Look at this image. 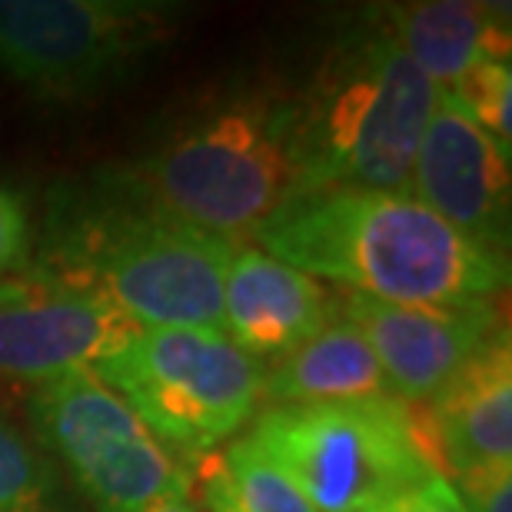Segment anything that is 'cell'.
I'll return each instance as SVG.
<instances>
[{"mask_svg": "<svg viewBox=\"0 0 512 512\" xmlns=\"http://www.w3.org/2000/svg\"><path fill=\"white\" fill-rule=\"evenodd\" d=\"M250 237L293 270L396 306H473L509 280V260L459 237L409 190H306Z\"/></svg>", "mask_w": 512, "mask_h": 512, "instance_id": "1", "label": "cell"}, {"mask_svg": "<svg viewBox=\"0 0 512 512\" xmlns=\"http://www.w3.org/2000/svg\"><path fill=\"white\" fill-rule=\"evenodd\" d=\"M237 243L150 207L124 173L60 200L30 270L104 293L150 326L223 333V276Z\"/></svg>", "mask_w": 512, "mask_h": 512, "instance_id": "2", "label": "cell"}, {"mask_svg": "<svg viewBox=\"0 0 512 512\" xmlns=\"http://www.w3.org/2000/svg\"><path fill=\"white\" fill-rule=\"evenodd\" d=\"M124 177L187 227L223 240L253 233L310 190L296 97L247 90L213 100Z\"/></svg>", "mask_w": 512, "mask_h": 512, "instance_id": "3", "label": "cell"}, {"mask_svg": "<svg viewBox=\"0 0 512 512\" xmlns=\"http://www.w3.org/2000/svg\"><path fill=\"white\" fill-rule=\"evenodd\" d=\"M439 94L373 17L366 30L346 34L316 70L310 94L296 97L310 190H409Z\"/></svg>", "mask_w": 512, "mask_h": 512, "instance_id": "4", "label": "cell"}, {"mask_svg": "<svg viewBox=\"0 0 512 512\" xmlns=\"http://www.w3.org/2000/svg\"><path fill=\"white\" fill-rule=\"evenodd\" d=\"M247 439L316 512H383L429 476L409 443L406 403L393 393L266 406Z\"/></svg>", "mask_w": 512, "mask_h": 512, "instance_id": "5", "label": "cell"}, {"mask_svg": "<svg viewBox=\"0 0 512 512\" xmlns=\"http://www.w3.org/2000/svg\"><path fill=\"white\" fill-rule=\"evenodd\" d=\"M153 436L177 453L203 456L247 423L263 389V363L227 333L150 326L114 360L94 366Z\"/></svg>", "mask_w": 512, "mask_h": 512, "instance_id": "6", "label": "cell"}, {"mask_svg": "<svg viewBox=\"0 0 512 512\" xmlns=\"http://www.w3.org/2000/svg\"><path fill=\"white\" fill-rule=\"evenodd\" d=\"M170 34V10L133 0H0V70L44 100L120 84Z\"/></svg>", "mask_w": 512, "mask_h": 512, "instance_id": "7", "label": "cell"}, {"mask_svg": "<svg viewBox=\"0 0 512 512\" xmlns=\"http://www.w3.org/2000/svg\"><path fill=\"white\" fill-rule=\"evenodd\" d=\"M30 423L40 443L74 473L94 512H150L187 476L127 399L94 370L37 386Z\"/></svg>", "mask_w": 512, "mask_h": 512, "instance_id": "8", "label": "cell"}, {"mask_svg": "<svg viewBox=\"0 0 512 512\" xmlns=\"http://www.w3.org/2000/svg\"><path fill=\"white\" fill-rule=\"evenodd\" d=\"M143 326L104 293L30 270L0 283V380L44 386L114 360Z\"/></svg>", "mask_w": 512, "mask_h": 512, "instance_id": "9", "label": "cell"}, {"mask_svg": "<svg viewBox=\"0 0 512 512\" xmlns=\"http://www.w3.org/2000/svg\"><path fill=\"white\" fill-rule=\"evenodd\" d=\"M409 193L459 237L509 260V153L443 90L419 140Z\"/></svg>", "mask_w": 512, "mask_h": 512, "instance_id": "10", "label": "cell"}, {"mask_svg": "<svg viewBox=\"0 0 512 512\" xmlns=\"http://www.w3.org/2000/svg\"><path fill=\"white\" fill-rule=\"evenodd\" d=\"M346 316L373 346L393 396L406 403L429 399L476 350L506 330V310L496 300L473 306H396L373 296H340Z\"/></svg>", "mask_w": 512, "mask_h": 512, "instance_id": "11", "label": "cell"}, {"mask_svg": "<svg viewBox=\"0 0 512 512\" xmlns=\"http://www.w3.org/2000/svg\"><path fill=\"white\" fill-rule=\"evenodd\" d=\"M340 316V293L250 243H237L223 276V333L250 360H283Z\"/></svg>", "mask_w": 512, "mask_h": 512, "instance_id": "12", "label": "cell"}, {"mask_svg": "<svg viewBox=\"0 0 512 512\" xmlns=\"http://www.w3.org/2000/svg\"><path fill=\"white\" fill-rule=\"evenodd\" d=\"M429 419L446 449L449 486L459 473L512 456V353L509 333L476 350L426 399Z\"/></svg>", "mask_w": 512, "mask_h": 512, "instance_id": "13", "label": "cell"}, {"mask_svg": "<svg viewBox=\"0 0 512 512\" xmlns=\"http://www.w3.org/2000/svg\"><path fill=\"white\" fill-rule=\"evenodd\" d=\"M373 20L439 90H449L479 60L509 64L506 7L423 0L386 7V14H373Z\"/></svg>", "mask_w": 512, "mask_h": 512, "instance_id": "14", "label": "cell"}, {"mask_svg": "<svg viewBox=\"0 0 512 512\" xmlns=\"http://www.w3.org/2000/svg\"><path fill=\"white\" fill-rule=\"evenodd\" d=\"M386 389L389 383L373 346L346 316H336L313 340H306L283 360L270 363V370H263L260 396L276 406L380 396Z\"/></svg>", "mask_w": 512, "mask_h": 512, "instance_id": "15", "label": "cell"}, {"mask_svg": "<svg viewBox=\"0 0 512 512\" xmlns=\"http://www.w3.org/2000/svg\"><path fill=\"white\" fill-rule=\"evenodd\" d=\"M203 499L210 512H316L300 486L250 439H240L210 459L203 473Z\"/></svg>", "mask_w": 512, "mask_h": 512, "instance_id": "16", "label": "cell"}, {"mask_svg": "<svg viewBox=\"0 0 512 512\" xmlns=\"http://www.w3.org/2000/svg\"><path fill=\"white\" fill-rule=\"evenodd\" d=\"M0 512H57L47 463L7 419H0Z\"/></svg>", "mask_w": 512, "mask_h": 512, "instance_id": "17", "label": "cell"}, {"mask_svg": "<svg viewBox=\"0 0 512 512\" xmlns=\"http://www.w3.org/2000/svg\"><path fill=\"white\" fill-rule=\"evenodd\" d=\"M449 94L459 100V107L476 120L479 130H486L499 147L509 153L512 143V70L509 64L479 60L463 77L449 87Z\"/></svg>", "mask_w": 512, "mask_h": 512, "instance_id": "18", "label": "cell"}, {"mask_svg": "<svg viewBox=\"0 0 512 512\" xmlns=\"http://www.w3.org/2000/svg\"><path fill=\"white\" fill-rule=\"evenodd\" d=\"M459 503L466 512H512V469L509 463L473 466L456 476Z\"/></svg>", "mask_w": 512, "mask_h": 512, "instance_id": "19", "label": "cell"}, {"mask_svg": "<svg viewBox=\"0 0 512 512\" xmlns=\"http://www.w3.org/2000/svg\"><path fill=\"white\" fill-rule=\"evenodd\" d=\"M30 260V227L20 203L0 187V276L24 270Z\"/></svg>", "mask_w": 512, "mask_h": 512, "instance_id": "20", "label": "cell"}, {"mask_svg": "<svg viewBox=\"0 0 512 512\" xmlns=\"http://www.w3.org/2000/svg\"><path fill=\"white\" fill-rule=\"evenodd\" d=\"M383 512H466V506L459 503L453 486L443 483L439 476H426L423 483L396 496Z\"/></svg>", "mask_w": 512, "mask_h": 512, "instance_id": "21", "label": "cell"}, {"mask_svg": "<svg viewBox=\"0 0 512 512\" xmlns=\"http://www.w3.org/2000/svg\"><path fill=\"white\" fill-rule=\"evenodd\" d=\"M150 512H197V503L190 496V479L183 476L177 486H170L157 503L150 506Z\"/></svg>", "mask_w": 512, "mask_h": 512, "instance_id": "22", "label": "cell"}]
</instances>
